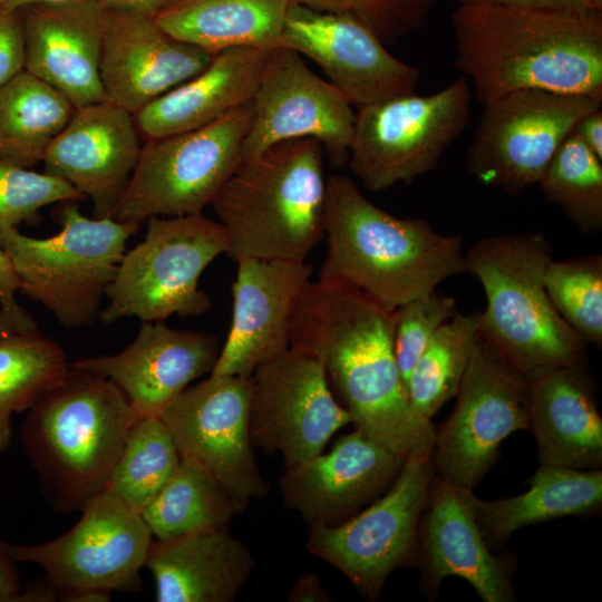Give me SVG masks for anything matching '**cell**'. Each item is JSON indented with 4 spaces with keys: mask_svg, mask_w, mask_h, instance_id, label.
Listing matches in <instances>:
<instances>
[{
    "mask_svg": "<svg viewBox=\"0 0 602 602\" xmlns=\"http://www.w3.org/2000/svg\"><path fill=\"white\" fill-rule=\"evenodd\" d=\"M396 310L363 291L318 279L295 311L290 346L315 355L356 429L407 458L433 452L435 426L412 407L395 350Z\"/></svg>",
    "mask_w": 602,
    "mask_h": 602,
    "instance_id": "6da1fadb",
    "label": "cell"
},
{
    "mask_svg": "<svg viewBox=\"0 0 602 602\" xmlns=\"http://www.w3.org/2000/svg\"><path fill=\"white\" fill-rule=\"evenodd\" d=\"M456 65L483 106L541 89L602 98V11L459 2Z\"/></svg>",
    "mask_w": 602,
    "mask_h": 602,
    "instance_id": "7a4b0ae2",
    "label": "cell"
},
{
    "mask_svg": "<svg viewBox=\"0 0 602 602\" xmlns=\"http://www.w3.org/2000/svg\"><path fill=\"white\" fill-rule=\"evenodd\" d=\"M323 239L320 279L357 288L390 310L467 273L459 235L386 212L343 175L327 179Z\"/></svg>",
    "mask_w": 602,
    "mask_h": 602,
    "instance_id": "3957f363",
    "label": "cell"
},
{
    "mask_svg": "<svg viewBox=\"0 0 602 602\" xmlns=\"http://www.w3.org/2000/svg\"><path fill=\"white\" fill-rule=\"evenodd\" d=\"M323 154L318 139L302 137L241 163L211 204L226 256L305 261L324 236Z\"/></svg>",
    "mask_w": 602,
    "mask_h": 602,
    "instance_id": "277c9868",
    "label": "cell"
},
{
    "mask_svg": "<svg viewBox=\"0 0 602 602\" xmlns=\"http://www.w3.org/2000/svg\"><path fill=\"white\" fill-rule=\"evenodd\" d=\"M136 418L113 381L72 367L28 409L21 441L57 511L81 512L106 488Z\"/></svg>",
    "mask_w": 602,
    "mask_h": 602,
    "instance_id": "5b68a950",
    "label": "cell"
},
{
    "mask_svg": "<svg viewBox=\"0 0 602 602\" xmlns=\"http://www.w3.org/2000/svg\"><path fill=\"white\" fill-rule=\"evenodd\" d=\"M552 259L548 239L535 230L487 236L465 253L467 273L487 300L478 311L479 336L530 382L584 365L589 344L547 295L544 273Z\"/></svg>",
    "mask_w": 602,
    "mask_h": 602,
    "instance_id": "8992f818",
    "label": "cell"
},
{
    "mask_svg": "<svg viewBox=\"0 0 602 602\" xmlns=\"http://www.w3.org/2000/svg\"><path fill=\"white\" fill-rule=\"evenodd\" d=\"M77 203H65L57 234L32 237L11 230L1 244L19 279V291L68 329L99 319L126 244L140 229L136 222L88 217Z\"/></svg>",
    "mask_w": 602,
    "mask_h": 602,
    "instance_id": "52a82bcc",
    "label": "cell"
},
{
    "mask_svg": "<svg viewBox=\"0 0 602 602\" xmlns=\"http://www.w3.org/2000/svg\"><path fill=\"white\" fill-rule=\"evenodd\" d=\"M226 247L223 225L203 213L148 219L144 239L125 252L118 265L99 320L113 324L134 317L164 322L173 314L207 312L212 300L198 280Z\"/></svg>",
    "mask_w": 602,
    "mask_h": 602,
    "instance_id": "ba28073f",
    "label": "cell"
},
{
    "mask_svg": "<svg viewBox=\"0 0 602 602\" xmlns=\"http://www.w3.org/2000/svg\"><path fill=\"white\" fill-rule=\"evenodd\" d=\"M253 114L251 100L203 127L146 139L111 217L142 224L202 213L243 162Z\"/></svg>",
    "mask_w": 602,
    "mask_h": 602,
    "instance_id": "9c48e42d",
    "label": "cell"
},
{
    "mask_svg": "<svg viewBox=\"0 0 602 602\" xmlns=\"http://www.w3.org/2000/svg\"><path fill=\"white\" fill-rule=\"evenodd\" d=\"M472 88L460 77L439 91L357 108L348 166L375 192L433 171L469 123Z\"/></svg>",
    "mask_w": 602,
    "mask_h": 602,
    "instance_id": "30bf717a",
    "label": "cell"
},
{
    "mask_svg": "<svg viewBox=\"0 0 602 602\" xmlns=\"http://www.w3.org/2000/svg\"><path fill=\"white\" fill-rule=\"evenodd\" d=\"M434 475L433 452L407 457L390 487L367 507L337 525H309L308 551L338 569L365 599L377 601L391 572L415 566Z\"/></svg>",
    "mask_w": 602,
    "mask_h": 602,
    "instance_id": "8fae6325",
    "label": "cell"
},
{
    "mask_svg": "<svg viewBox=\"0 0 602 602\" xmlns=\"http://www.w3.org/2000/svg\"><path fill=\"white\" fill-rule=\"evenodd\" d=\"M602 98L541 89L506 94L484 106L466 152L480 184L518 195L537 184L577 122Z\"/></svg>",
    "mask_w": 602,
    "mask_h": 602,
    "instance_id": "7c38bea8",
    "label": "cell"
},
{
    "mask_svg": "<svg viewBox=\"0 0 602 602\" xmlns=\"http://www.w3.org/2000/svg\"><path fill=\"white\" fill-rule=\"evenodd\" d=\"M531 382L482 338L446 421L435 428L433 464L444 482L473 491L511 434L530 429Z\"/></svg>",
    "mask_w": 602,
    "mask_h": 602,
    "instance_id": "4fadbf2b",
    "label": "cell"
},
{
    "mask_svg": "<svg viewBox=\"0 0 602 602\" xmlns=\"http://www.w3.org/2000/svg\"><path fill=\"white\" fill-rule=\"evenodd\" d=\"M153 540L140 512L105 488L64 535L36 545L7 543V551L16 563L39 565L59 598L84 590L135 592Z\"/></svg>",
    "mask_w": 602,
    "mask_h": 602,
    "instance_id": "5bb4252c",
    "label": "cell"
},
{
    "mask_svg": "<svg viewBox=\"0 0 602 602\" xmlns=\"http://www.w3.org/2000/svg\"><path fill=\"white\" fill-rule=\"evenodd\" d=\"M252 391V376L211 375L158 415L181 457L204 468L244 508L269 493L250 436Z\"/></svg>",
    "mask_w": 602,
    "mask_h": 602,
    "instance_id": "9a60e30c",
    "label": "cell"
},
{
    "mask_svg": "<svg viewBox=\"0 0 602 602\" xmlns=\"http://www.w3.org/2000/svg\"><path fill=\"white\" fill-rule=\"evenodd\" d=\"M250 436L253 447L281 454L285 469L322 453L351 423L334 398L320 359L290 346L252 375Z\"/></svg>",
    "mask_w": 602,
    "mask_h": 602,
    "instance_id": "2e32d148",
    "label": "cell"
},
{
    "mask_svg": "<svg viewBox=\"0 0 602 602\" xmlns=\"http://www.w3.org/2000/svg\"><path fill=\"white\" fill-rule=\"evenodd\" d=\"M253 119L243 143V161L280 142L311 137L330 163H348L356 113L330 82L311 71L297 51L271 50L253 97Z\"/></svg>",
    "mask_w": 602,
    "mask_h": 602,
    "instance_id": "e0dca14e",
    "label": "cell"
},
{
    "mask_svg": "<svg viewBox=\"0 0 602 602\" xmlns=\"http://www.w3.org/2000/svg\"><path fill=\"white\" fill-rule=\"evenodd\" d=\"M279 47L317 62L357 108L415 93L420 78L416 67L390 55L357 17L314 10L295 1L287 11Z\"/></svg>",
    "mask_w": 602,
    "mask_h": 602,
    "instance_id": "ac0fdd59",
    "label": "cell"
},
{
    "mask_svg": "<svg viewBox=\"0 0 602 602\" xmlns=\"http://www.w3.org/2000/svg\"><path fill=\"white\" fill-rule=\"evenodd\" d=\"M236 263L232 323L213 376L251 377L284 352L295 311L312 282L305 261L245 258Z\"/></svg>",
    "mask_w": 602,
    "mask_h": 602,
    "instance_id": "d6986e66",
    "label": "cell"
},
{
    "mask_svg": "<svg viewBox=\"0 0 602 602\" xmlns=\"http://www.w3.org/2000/svg\"><path fill=\"white\" fill-rule=\"evenodd\" d=\"M415 566L427 598L438 594L445 577L467 581L485 602H514L517 565L508 554L494 555L464 496L434 475L418 527Z\"/></svg>",
    "mask_w": 602,
    "mask_h": 602,
    "instance_id": "ffe728a7",
    "label": "cell"
},
{
    "mask_svg": "<svg viewBox=\"0 0 602 602\" xmlns=\"http://www.w3.org/2000/svg\"><path fill=\"white\" fill-rule=\"evenodd\" d=\"M212 57L166 32L153 17L105 10L101 87L107 101L132 115L197 75Z\"/></svg>",
    "mask_w": 602,
    "mask_h": 602,
    "instance_id": "44dd1931",
    "label": "cell"
},
{
    "mask_svg": "<svg viewBox=\"0 0 602 602\" xmlns=\"http://www.w3.org/2000/svg\"><path fill=\"white\" fill-rule=\"evenodd\" d=\"M405 460L356 429L329 453L285 469L280 478L283 503L308 525L340 524L383 494Z\"/></svg>",
    "mask_w": 602,
    "mask_h": 602,
    "instance_id": "7402d4cb",
    "label": "cell"
},
{
    "mask_svg": "<svg viewBox=\"0 0 602 602\" xmlns=\"http://www.w3.org/2000/svg\"><path fill=\"white\" fill-rule=\"evenodd\" d=\"M139 137L134 115L107 100L77 108L49 145L43 172L89 198L94 217H111L137 164Z\"/></svg>",
    "mask_w": 602,
    "mask_h": 602,
    "instance_id": "603a6c76",
    "label": "cell"
},
{
    "mask_svg": "<svg viewBox=\"0 0 602 602\" xmlns=\"http://www.w3.org/2000/svg\"><path fill=\"white\" fill-rule=\"evenodd\" d=\"M220 355L212 334L143 322L135 339L116 355L79 358L70 367L113 381L137 417L158 416L188 385L212 372Z\"/></svg>",
    "mask_w": 602,
    "mask_h": 602,
    "instance_id": "cb8c5ba5",
    "label": "cell"
},
{
    "mask_svg": "<svg viewBox=\"0 0 602 602\" xmlns=\"http://www.w3.org/2000/svg\"><path fill=\"white\" fill-rule=\"evenodd\" d=\"M25 70L74 107L106 100L99 62L105 10L94 0L32 4L20 10Z\"/></svg>",
    "mask_w": 602,
    "mask_h": 602,
    "instance_id": "d4e9b609",
    "label": "cell"
},
{
    "mask_svg": "<svg viewBox=\"0 0 602 602\" xmlns=\"http://www.w3.org/2000/svg\"><path fill=\"white\" fill-rule=\"evenodd\" d=\"M272 49L243 46L213 55L197 75L134 114L140 137L193 130L253 100Z\"/></svg>",
    "mask_w": 602,
    "mask_h": 602,
    "instance_id": "484cf974",
    "label": "cell"
},
{
    "mask_svg": "<svg viewBox=\"0 0 602 602\" xmlns=\"http://www.w3.org/2000/svg\"><path fill=\"white\" fill-rule=\"evenodd\" d=\"M530 415L541 464L601 469L602 418L585 365L531 381Z\"/></svg>",
    "mask_w": 602,
    "mask_h": 602,
    "instance_id": "4316f807",
    "label": "cell"
},
{
    "mask_svg": "<svg viewBox=\"0 0 602 602\" xmlns=\"http://www.w3.org/2000/svg\"><path fill=\"white\" fill-rule=\"evenodd\" d=\"M254 564L244 543L227 530H213L154 538L145 566L153 574L158 602H232Z\"/></svg>",
    "mask_w": 602,
    "mask_h": 602,
    "instance_id": "83f0119b",
    "label": "cell"
},
{
    "mask_svg": "<svg viewBox=\"0 0 602 602\" xmlns=\"http://www.w3.org/2000/svg\"><path fill=\"white\" fill-rule=\"evenodd\" d=\"M517 496L482 501L473 491L464 496L489 547L501 548L512 534L532 524L564 516L595 515L602 508V470L546 465L527 480Z\"/></svg>",
    "mask_w": 602,
    "mask_h": 602,
    "instance_id": "f1b7e54d",
    "label": "cell"
},
{
    "mask_svg": "<svg viewBox=\"0 0 602 602\" xmlns=\"http://www.w3.org/2000/svg\"><path fill=\"white\" fill-rule=\"evenodd\" d=\"M293 0H171L153 18L173 37L215 55L232 47H279Z\"/></svg>",
    "mask_w": 602,
    "mask_h": 602,
    "instance_id": "f546056e",
    "label": "cell"
},
{
    "mask_svg": "<svg viewBox=\"0 0 602 602\" xmlns=\"http://www.w3.org/2000/svg\"><path fill=\"white\" fill-rule=\"evenodd\" d=\"M76 108L57 89L23 70L0 86V159L31 168Z\"/></svg>",
    "mask_w": 602,
    "mask_h": 602,
    "instance_id": "4dcf8cb0",
    "label": "cell"
},
{
    "mask_svg": "<svg viewBox=\"0 0 602 602\" xmlns=\"http://www.w3.org/2000/svg\"><path fill=\"white\" fill-rule=\"evenodd\" d=\"M244 507L196 463L182 458L174 475L140 515L155 540L227 530Z\"/></svg>",
    "mask_w": 602,
    "mask_h": 602,
    "instance_id": "1f68e13d",
    "label": "cell"
},
{
    "mask_svg": "<svg viewBox=\"0 0 602 602\" xmlns=\"http://www.w3.org/2000/svg\"><path fill=\"white\" fill-rule=\"evenodd\" d=\"M70 366L62 348L35 331L0 338V454L11 443V418L60 385Z\"/></svg>",
    "mask_w": 602,
    "mask_h": 602,
    "instance_id": "d6a6232c",
    "label": "cell"
},
{
    "mask_svg": "<svg viewBox=\"0 0 602 602\" xmlns=\"http://www.w3.org/2000/svg\"><path fill=\"white\" fill-rule=\"evenodd\" d=\"M479 338L478 311L457 312L439 327L406 382L409 400L420 416L430 420L457 395Z\"/></svg>",
    "mask_w": 602,
    "mask_h": 602,
    "instance_id": "836d02e7",
    "label": "cell"
},
{
    "mask_svg": "<svg viewBox=\"0 0 602 602\" xmlns=\"http://www.w3.org/2000/svg\"><path fill=\"white\" fill-rule=\"evenodd\" d=\"M181 460L161 417H137L126 434L106 489L140 512L171 479Z\"/></svg>",
    "mask_w": 602,
    "mask_h": 602,
    "instance_id": "e575fe53",
    "label": "cell"
},
{
    "mask_svg": "<svg viewBox=\"0 0 602 602\" xmlns=\"http://www.w3.org/2000/svg\"><path fill=\"white\" fill-rule=\"evenodd\" d=\"M584 235L602 230V159L573 132L563 140L537 183Z\"/></svg>",
    "mask_w": 602,
    "mask_h": 602,
    "instance_id": "d590c367",
    "label": "cell"
},
{
    "mask_svg": "<svg viewBox=\"0 0 602 602\" xmlns=\"http://www.w3.org/2000/svg\"><path fill=\"white\" fill-rule=\"evenodd\" d=\"M547 295L563 320L588 343L602 346V255L552 259L544 273Z\"/></svg>",
    "mask_w": 602,
    "mask_h": 602,
    "instance_id": "8d00e7d4",
    "label": "cell"
},
{
    "mask_svg": "<svg viewBox=\"0 0 602 602\" xmlns=\"http://www.w3.org/2000/svg\"><path fill=\"white\" fill-rule=\"evenodd\" d=\"M86 197L67 182L0 159V246L3 236L38 219L41 208Z\"/></svg>",
    "mask_w": 602,
    "mask_h": 602,
    "instance_id": "74e56055",
    "label": "cell"
},
{
    "mask_svg": "<svg viewBox=\"0 0 602 602\" xmlns=\"http://www.w3.org/2000/svg\"><path fill=\"white\" fill-rule=\"evenodd\" d=\"M457 312L455 299L437 290L396 309L394 350L405 386L433 336Z\"/></svg>",
    "mask_w": 602,
    "mask_h": 602,
    "instance_id": "f35d334b",
    "label": "cell"
},
{
    "mask_svg": "<svg viewBox=\"0 0 602 602\" xmlns=\"http://www.w3.org/2000/svg\"><path fill=\"white\" fill-rule=\"evenodd\" d=\"M319 11L349 13L367 26L383 45L418 29L434 0H293Z\"/></svg>",
    "mask_w": 602,
    "mask_h": 602,
    "instance_id": "ab89813d",
    "label": "cell"
},
{
    "mask_svg": "<svg viewBox=\"0 0 602 602\" xmlns=\"http://www.w3.org/2000/svg\"><path fill=\"white\" fill-rule=\"evenodd\" d=\"M25 70V36L20 11L0 8V86Z\"/></svg>",
    "mask_w": 602,
    "mask_h": 602,
    "instance_id": "60d3db41",
    "label": "cell"
},
{
    "mask_svg": "<svg viewBox=\"0 0 602 602\" xmlns=\"http://www.w3.org/2000/svg\"><path fill=\"white\" fill-rule=\"evenodd\" d=\"M20 283L14 268L2 246H0V314L17 333L38 331L37 323L17 302L16 294Z\"/></svg>",
    "mask_w": 602,
    "mask_h": 602,
    "instance_id": "b9f144b4",
    "label": "cell"
},
{
    "mask_svg": "<svg viewBox=\"0 0 602 602\" xmlns=\"http://www.w3.org/2000/svg\"><path fill=\"white\" fill-rule=\"evenodd\" d=\"M459 2H489L511 7L550 9V10H575V11H602V0H458Z\"/></svg>",
    "mask_w": 602,
    "mask_h": 602,
    "instance_id": "7bdbcfd3",
    "label": "cell"
},
{
    "mask_svg": "<svg viewBox=\"0 0 602 602\" xmlns=\"http://www.w3.org/2000/svg\"><path fill=\"white\" fill-rule=\"evenodd\" d=\"M21 589L16 562L7 551V543L0 540V602H19Z\"/></svg>",
    "mask_w": 602,
    "mask_h": 602,
    "instance_id": "ee69618b",
    "label": "cell"
},
{
    "mask_svg": "<svg viewBox=\"0 0 602 602\" xmlns=\"http://www.w3.org/2000/svg\"><path fill=\"white\" fill-rule=\"evenodd\" d=\"M600 159H602L601 108L582 117L572 130Z\"/></svg>",
    "mask_w": 602,
    "mask_h": 602,
    "instance_id": "f6af8a7d",
    "label": "cell"
},
{
    "mask_svg": "<svg viewBox=\"0 0 602 602\" xmlns=\"http://www.w3.org/2000/svg\"><path fill=\"white\" fill-rule=\"evenodd\" d=\"M104 10L154 17L171 0H94Z\"/></svg>",
    "mask_w": 602,
    "mask_h": 602,
    "instance_id": "bcb514c9",
    "label": "cell"
},
{
    "mask_svg": "<svg viewBox=\"0 0 602 602\" xmlns=\"http://www.w3.org/2000/svg\"><path fill=\"white\" fill-rule=\"evenodd\" d=\"M288 600L290 602H328L330 599L320 579L310 573L298 579L290 590Z\"/></svg>",
    "mask_w": 602,
    "mask_h": 602,
    "instance_id": "7dc6e473",
    "label": "cell"
},
{
    "mask_svg": "<svg viewBox=\"0 0 602 602\" xmlns=\"http://www.w3.org/2000/svg\"><path fill=\"white\" fill-rule=\"evenodd\" d=\"M60 601L68 602H105L110 600V592L99 590H84L62 594Z\"/></svg>",
    "mask_w": 602,
    "mask_h": 602,
    "instance_id": "c3c4849f",
    "label": "cell"
},
{
    "mask_svg": "<svg viewBox=\"0 0 602 602\" xmlns=\"http://www.w3.org/2000/svg\"><path fill=\"white\" fill-rule=\"evenodd\" d=\"M75 0H0V8L13 11H20L21 9L32 4L45 3H61Z\"/></svg>",
    "mask_w": 602,
    "mask_h": 602,
    "instance_id": "681fc988",
    "label": "cell"
},
{
    "mask_svg": "<svg viewBox=\"0 0 602 602\" xmlns=\"http://www.w3.org/2000/svg\"><path fill=\"white\" fill-rule=\"evenodd\" d=\"M11 333H17V332H14L10 328V326L6 322V320L0 314V338L9 336Z\"/></svg>",
    "mask_w": 602,
    "mask_h": 602,
    "instance_id": "f907efd6",
    "label": "cell"
}]
</instances>
